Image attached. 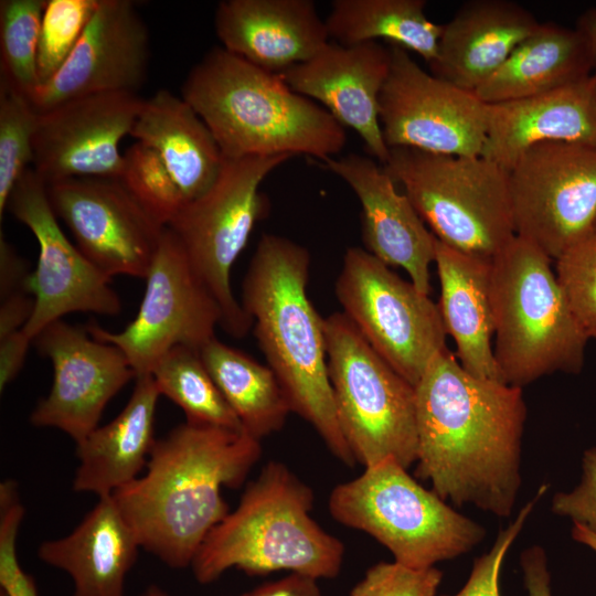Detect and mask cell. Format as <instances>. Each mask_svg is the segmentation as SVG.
Instances as JSON below:
<instances>
[{
	"instance_id": "6da1fadb",
	"label": "cell",
	"mask_w": 596,
	"mask_h": 596,
	"mask_svg": "<svg viewBox=\"0 0 596 596\" xmlns=\"http://www.w3.org/2000/svg\"><path fill=\"white\" fill-rule=\"evenodd\" d=\"M416 475L455 505L508 518L522 485V389L477 377L448 348L415 386Z\"/></svg>"
},
{
	"instance_id": "7a4b0ae2",
	"label": "cell",
	"mask_w": 596,
	"mask_h": 596,
	"mask_svg": "<svg viewBox=\"0 0 596 596\" xmlns=\"http://www.w3.org/2000/svg\"><path fill=\"white\" fill-rule=\"evenodd\" d=\"M262 451L244 432L185 422L156 439L146 473L113 497L141 549L184 568L230 512L222 488H238Z\"/></svg>"
},
{
	"instance_id": "3957f363",
	"label": "cell",
	"mask_w": 596,
	"mask_h": 596,
	"mask_svg": "<svg viewBox=\"0 0 596 596\" xmlns=\"http://www.w3.org/2000/svg\"><path fill=\"white\" fill-rule=\"evenodd\" d=\"M309 267L305 246L264 234L243 278L240 302L291 413L352 468L356 461L341 432L329 379L323 318L307 295Z\"/></svg>"
},
{
	"instance_id": "277c9868",
	"label": "cell",
	"mask_w": 596,
	"mask_h": 596,
	"mask_svg": "<svg viewBox=\"0 0 596 596\" xmlns=\"http://www.w3.org/2000/svg\"><path fill=\"white\" fill-rule=\"evenodd\" d=\"M181 97L214 135L226 159L308 156L324 161L347 142L344 127L284 79L222 46L187 75Z\"/></svg>"
},
{
	"instance_id": "5b68a950",
	"label": "cell",
	"mask_w": 596,
	"mask_h": 596,
	"mask_svg": "<svg viewBox=\"0 0 596 596\" xmlns=\"http://www.w3.org/2000/svg\"><path fill=\"white\" fill-rule=\"evenodd\" d=\"M313 502L306 482L285 464L268 461L202 543L191 564L195 579L210 584L233 567L248 575L288 571L334 578L344 544L312 519Z\"/></svg>"
},
{
	"instance_id": "8992f818",
	"label": "cell",
	"mask_w": 596,
	"mask_h": 596,
	"mask_svg": "<svg viewBox=\"0 0 596 596\" xmlns=\"http://www.w3.org/2000/svg\"><path fill=\"white\" fill-rule=\"evenodd\" d=\"M552 259L515 237L492 258L493 353L504 383L523 387L555 372L578 374L588 337Z\"/></svg>"
},
{
	"instance_id": "52a82bcc",
	"label": "cell",
	"mask_w": 596,
	"mask_h": 596,
	"mask_svg": "<svg viewBox=\"0 0 596 596\" xmlns=\"http://www.w3.org/2000/svg\"><path fill=\"white\" fill-rule=\"evenodd\" d=\"M328 508L337 522L371 535L395 562L416 570L459 557L487 534L392 459L336 486Z\"/></svg>"
},
{
	"instance_id": "ba28073f",
	"label": "cell",
	"mask_w": 596,
	"mask_h": 596,
	"mask_svg": "<svg viewBox=\"0 0 596 596\" xmlns=\"http://www.w3.org/2000/svg\"><path fill=\"white\" fill-rule=\"evenodd\" d=\"M383 166L445 245L493 258L515 237L509 173L496 162L394 147Z\"/></svg>"
},
{
	"instance_id": "9c48e42d",
	"label": "cell",
	"mask_w": 596,
	"mask_h": 596,
	"mask_svg": "<svg viewBox=\"0 0 596 596\" xmlns=\"http://www.w3.org/2000/svg\"><path fill=\"white\" fill-rule=\"evenodd\" d=\"M329 379L338 422L364 468L417 459L415 387L396 373L341 311L323 318Z\"/></svg>"
},
{
	"instance_id": "30bf717a",
	"label": "cell",
	"mask_w": 596,
	"mask_h": 596,
	"mask_svg": "<svg viewBox=\"0 0 596 596\" xmlns=\"http://www.w3.org/2000/svg\"><path fill=\"white\" fill-rule=\"evenodd\" d=\"M289 156L226 159L207 191L188 202L167 226L178 238L190 266L222 311L221 328L234 338L253 320L235 298L231 269L267 210L259 192L264 179Z\"/></svg>"
},
{
	"instance_id": "8fae6325",
	"label": "cell",
	"mask_w": 596,
	"mask_h": 596,
	"mask_svg": "<svg viewBox=\"0 0 596 596\" xmlns=\"http://www.w3.org/2000/svg\"><path fill=\"white\" fill-rule=\"evenodd\" d=\"M334 290L361 336L414 387L447 348L438 305L366 249L345 251Z\"/></svg>"
},
{
	"instance_id": "7c38bea8",
	"label": "cell",
	"mask_w": 596,
	"mask_h": 596,
	"mask_svg": "<svg viewBox=\"0 0 596 596\" xmlns=\"http://www.w3.org/2000/svg\"><path fill=\"white\" fill-rule=\"evenodd\" d=\"M508 173L515 235L552 260L596 224V145L541 142Z\"/></svg>"
},
{
	"instance_id": "4fadbf2b",
	"label": "cell",
	"mask_w": 596,
	"mask_h": 596,
	"mask_svg": "<svg viewBox=\"0 0 596 596\" xmlns=\"http://www.w3.org/2000/svg\"><path fill=\"white\" fill-rule=\"evenodd\" d=\"M146 290L135 319L120 332L88 324L89 334L119 348L136 376L151 374L171 349L200 350L215 338L222 311L190 266L174 234L166 227L146 276Z\"/></svg>"
},
{
	"instance_id": "5bb4252c",
	"label": "cell",
	"mask_w": 596,
	"mask_h": 596,
	"mask_svg": "<svg viewBox=\"0 0 596 596\" xmlns=\"http://www.w3.org/2000/svg\"><path fill=\"white\" fill-rule=\"evenodd\" d=\"M7 210L29 227L39 245L36 267L26 283L34 309L22 329L32 342L44 328L65 315L121 312L123 304L110 286L111 278L66 237L50 203L47 184L33 168L18 180Z\"/></svg>"
},
{
	"instance_id": "9a60e30c",
	"label": "cell",
	"mask_w": 596,
	"mask_h": 596,
	"mask_svg": "<svg viewBox=\"0 0 596 596\" xmlns=\"http://www.w3.org/2000/svg\"><path fill=\"white\" fill-rule=\"evenodd\" d=\"M389 45L391 68L380 94V124L386 146L480 156L487 104L473 92L424 71L407 50Z\"/></svg>"
},
{
	"instance_id": "2e32d148",
	"label": "cell",
	"mask_w": 596,
	"mask_h": 596,
	"mask_svg": "<svg viewBox=\"0 0 596 596\" xmlns=\"http://www.w3.org/2000/svg\"><path fill=\"white\" fill-rule=\"evenodd\" d=\"M56 216L78 249L106 276L146 278L166 226L119 179L72 178L47 184Z\"/></svg>"
},
{
	"instance_id": "e0dca14e",
	"label": "cell",
	"mask_w": 596,
	"mask_h": 596,
	"mask_svg": "<svg viewBox=\"0 0 596 596\" xmlns=\"http://www.w3.org/2000/svg\"><path fill=\"white\" fill-rule=\"evenodd\" d=\"M33 343L51 360L53 383L30 422L57 428L77 444L98 427L108 402L136 373L119 348L62 319L44 328Z\"/></svg>"
},
{
	"instance_id": "ac0fdd59",
	"label": "cell",
	"mask_w": 596,
	"mask_h": 596,
	"mask_svg": "<svg viewBox=\"0 0 596 596\" xmlns=\"http://www.w3.org/2000/svg\"><path fill=\"white\" fill-rule=\"evenodd\" d=\"M142 102L137 93L108 92L39 113L33 169L46 184L72 178L119 179V145L130 135Z\"/></svg>"
},
{
	"instance_id": "d6986e66",
	"label": "cell",
	"mask_w": 596,
	"mask_h": 596,
	"mask_svg": "<svg viewBox=\"0 0 596 596\" xmlns=\"http://www.w3.org/2000/svg\"><path fill=\"white\" fill-rule=\"evenodd\" d=\"M149 57V31L136 4L99 0L67 60L29 99L42 113L86 95L137 93L146 81Z\"/></svg>"
},
{
	"instance_id": "ffe728a7",
	"label": "cell",
	"mask_w": 596,
	"mask_h": 596,
	"mask_svg": "<svg viewBox=\"0 0 596 596\" xmlns=\"http://www.w3.org/2000/svg\"><path fill=\"white\" fill-rule=\"evenodd\" d=\"M391 49L379 41L355 45L329 42L281 75L298 94L318 100L353 129L369 153L384 164L390 155L380 124V94L391 68Z\"/></svg>"
},
{
	"instance_id": "44dd1931",
	"label": "cell",
	"mask_w": 596,
	"mask_h": 596,
	"mask_svg": "<svg viewBox=\"0 0 596 596\" xmlns=\"http://www.w3.org/2000/svg\"><path fill=\"white\" fill-rule=\"evenodd\" d=\"M322 163L358 196L366 251L390 267L403 268L414 286L429 295L437 237L426 227L407 195L397 191L384 166L353 152Z\"/></svg>"
},
{
	"instance_id": "7402d4cb",
	"label": "cell",
	"mask_w": 596,
	"mask_h": 596,
	"mask_svg": "<svg viewBox=\"0 0 596 596\" xmlns=\"http://www.w3.org/2000/svg\"><path fill=\"white\" fill-rule=\"evenodd\" d=\"M214 29L226 51L275 74L330 42L311 0H224L216 6Z\"/></svg>"
},
{
	"instance_id": "603a6c76",
	"label": "cell",
	"mask_w": 596,
	"mask_h": 596,
	"mask_svg": "<svg viewBox=\"0 0 596 596\" xmlns=\"http://www.w3.org/2000/svg\"><path fill=\"white\" fill-rule=\"evenodd\" d=\"M546 141L596 145L594 73L546 93L487 104L483 158L509 170L526 149Z\"/></svg>"
},
{
	"instance_id": "cb8c5ba5",
	"label": "cell",
	"mask_w": 596,
	"mask_h": 596,
	"mask_svg": "<svg viewBox=\"0 0 596 596\" xmlns=\"http://www.w3.org/2000/svg\"><path fill=\"white\" fill-rule=\"evenodd\" d=\"M540 24L510 0H469L443 24L433 75L475 92Z\"/></svg>"
},
{
	"instance_id": "d4e9b609",
	"label": "cell",
	"mask_w": 596,
	"mask_h": 596,
	"mask_svg": "<svg viewBox=\"0 0 596 596\" xmlns=\"http://www.w3.org/2000/svg\"><path fill=\"white\" fill-rule=\"evenodd\" d=\"M139 549L135 531L109 494L99 497L70 534L41 543L38 556L70 575L72 596H125Z\"/></svg>"
},
{
	"instance_id": "484cf974",
	"label": "cell",
	"mask_w": 596,
	"mask_h": 596,
	"mask_svg": "<svg viewBox=\"0 0 596 596\" xmlns=\"http://www.w3.org/2000/svg\"><path fill=\"white\" fill-rule=\"evenodd\" d=\"M438 308L456 356L470 374L503 382L493 353L492 258L468 254L437 240Z\"/></svg>"
},
{
	"instance_id": "4316f807",
	"label": "cell",
	"mask_w": 596,
	"mask_h": 596,
	"mask_svg": "<svg viewBox=\"0 0 596 596\" xmlns=\"http://www.w3.org/2000/svg\"><path fill=\"white\" fill-rule=\"evenodd\" d=\"M160 395L151 374L136 376L123 411L76 444L78 467L74 491L99 498L113 494L139 477L156 443L155 418Z\"/></svg>"
},
{
	"instance_id": "83f0119b",
	"label": "cell",
	"mask_w": 596,
	"mask_h": 596,
	"mask_svg": "<svg viewBox=\"0 0 596 596\" xmlns=\"http://www.w3.org/2000/svg\"><path fill=\"white\" fill-rule=\"evenodd\" d=\"M130 136L158 153L187 203L210 189L224 162L207 125L182 97L167 89L143 99Z\"/></svg>"
},
{
	"instance_id": "f1b7e54d",
	"label": "cell",
	"mask_w": 596,
	"mask_h": 596,
	"mask_svg": "<svg viewBox=\"0 0 596 596\" xmlns=\"http://www.w3.org/2000/svg\"><path fill=\"white\" fill-rule=\"evenodd\" d=\"M594 70L590 49L576 28L544 22L473 93L486 104L520 99L581 81Z\"/></svg>"
},
{
	"instance_id": "f546056e",
	"label": "cell",
	"mask_w": 596,
	"mask_h": 596,
	"mask_svg": "<svg viewBox=\"0 0 596 596\" xmlns=\"http://www.w3.org/2000/svg\"><path fill=\"white\" fill-rule=\"evenodd\" d=\"M199 353L244 433L260 441L284 427L291 411L268 365L216 338Z\"/></svg>"
},
{
	"instance_id": "4dcf8cb0",
	"label": "cell",
	"mask_w": 596,
	"mask_h": 596,
	"mask_svg": "<svg viewBox=\"0 0 596 596\" xmlns=\"http://www.w3.org/2000/svg\"><path fill=\"white\" fill-rule=\"evenodd\" d=\"M425 8L424 0H334L324 22L329 38L341 45L385 40L429 64L437 56L443 24L430 21Z\"/></svg>"
},
{
	"instance_id": "1f68e13d",
	"label": "cell",
	"mask_w": 596,
	"mask_h": 596,
	"mask_svg": "<svg viewBox=\"0 0 596 596\" xmlns=\"http://www.w3.org/2000/svg\"><path fill=\"white\" fill-rule=\"evenodd\" d=\"M151 375L160 394L183 411L188 423L243 432L199 350L183 345L171 349L159 360Z\"/></svg>"
},
{
	"instance_id": "d6a6232c",
	"label": "cell",
	"mask_w": 596,
	"mask_h": 596,
	"mask_svg": "<svg viewBox=\"0 0 596 596\" xmlns=\"http://www.w3.org/2000/svg\"><path fill=\"white\" fill-rule=\"evenodd\" d=\"M45 3L0 1V79L28 97L40 86L38 51Z\"/></svg>"
},
{
	"instance_id": "836d02e7",
	"label": "cell",
	"mask_w": 596,
	"mask_h": 596,
	"mask_svg": "<svg viewBox=\"0 0 596 596\" xmlns=\"http://www.w3.org/2000/svg\"><path fill=\"white\" fill-rule=\"evenodd\" d=\"M38 116L28 96L0 79V220L14 185L33 164Z\"/></svg>"
},
{
	"instance_id": "e575fe53",
	"label": "cell",
	"mask_w": 596,
	"mask_h": 596,
	"mask_svg": "<svg viewBox=\"0 0 596 596\" xmlns=\"http://www.w3.org/2000/svg\"><path fill=\"white\" fill-rule=\"evenodd\" d=\"M119 180L142 207L166 227L187 204L181 189L161 158L140 141L125 151Z\"/></svg>"
},
{
	"instance_id": "d590c367",
	"label": "cell",
	"mask_w": 596,
	"mask_h": 596,
	"mask_svg": "<svg viewBox=\"0 0 596 596\" xmlns=\"http://www.w3.org/2000/svg\"><path fill=\"white\" fill-rule=\"evenodd\" d=\"M99 0H46L39 41L40 85L67 60L94 15Z\"/></svg>"
},
{
	"instance_id": "8d00e7d4",
	"label": "cell",
	"mask_w": 596,
	"mask_h": 596,
	"mask_svg": "<svg viewBox=\"0 0 596 596\" xmlns=\"http://www.w3.org/2000/svg\"><path fill=\"white\" fill-rule=\"evenodd\" d=\"M555 273L578 324L596 339V224L555 260Z\"/></svg>"
},
{
	"instance_id": "74e56055",
	"label": "cell",
	"mask_w": 596,
	"mask_h": 596,
	"mask_svg": "<svg viewBox=\"0 0 596 596\" xmlns=\"http://www.w3.org/2000/svg\"><path fill=\"white\" fill-rule=\"evenodd\" d=\"M443 572L436 567L416 570L395 561L372 565L349 596H436Z\"/></svg>"
},
{
	"instance_id": "f35d334b",
	"label": "cell",
	"mask_w": 596,
	"mask_h": 596,
	"mask_svg": "<svg viewBox=\"0 0 596 596\" xmlns=\"http://www.w3.org/2000/svg\"><path fill=\"white\" fill-rule=\"evenodd\" d=\"M547 489L549 485H542L535 496L521 508L514 520L499 531L490 550L473 561L470 575L462 588L451 596H501L499 578L507 553Z\"/></svg>"
},
{
	"instance_id": "ab89813d",
	"label": "cell",
	"mask_w": 596,
	"mask_h": 596,
	"mask_svg": "<svg viewBox=\"0 0 596 596\" xmlns=\"http://www.w3.org/2000/svg\"><path fill=\"white\" fill-rule=\"evenodd\" d=\"M24 515L18 499L0 503V589L7 596H39L34 579L20 566L17 534Z\"/></svg>"
},
{
	"instance_id": "60d3db41",
	"label": "cell",
	"mask_w": 596,
	"mask_h": 596,
	"mask_svg": "<svg viewBox=\"0 0 596 596\" xmlns=\"http://www.w3.org/2000/svg\"><path fill=\"white\" fill-rule=\"evenodd\" d=\"M581 467L579 482L570 491L556 492L551 511L596 534V447L584 450Z\"/></svg>"
},
{
	"instance_id": "b9f144b4",
	"label": "cell",
	"mask_w": 596,
	"mask_h": 596,
	"mask_svg": "<svg viewBox=\"0 0 596 596\" xmlns=\"http://www.w3.org/2000/svg\"><path fill=\"white\" fill-rule=\"evenodd\" d=\"M528 596H552L547 555L541 545H531L520 555Z\"/></svg>"
},
{
	"instance_id": "7bdbcfd3",
	"label": "cell",
	"mask_w": 596,
	"mask_h": 596,
	"mask_svg": "<svg viewBox=\"0 0 596 596\" xmlns=\"http://www.w3.org/2000/svg\"><path fill=\"white\" fill-rule=\"evenodd\" d=\"M31 273L25 260L13 246L0 235V296L1 299L18 292L26 291V283Z\"/></svg>"
},
{
	"instance_id": "ee69618b",
	"label": "cell",
	"mask_w": 596,
	"mask_h": 596,
	"mask_svg": "<svg viewBox=\"0 0 596 596\" xmlns=\"http://www.w3.org/2000/svg\"><path fill=\"white\" fill-rule=\"evenodd\" d=\"M32 341L22 330L0 339V391L15 379Z\"/></svg>"
},
{
	"instance_id": "f6af8a7d",
	"label": "cell",
	"mask_w": 596,
	"mask_h": 596,
	"mask_svg": "<svg viewBox=\"0 0 596 596\" xmlns=\"http://www.w3.org/2000/svg\"><path fill=\"white\" fill-rule=\"evenodd\" d=\"M317 578L300 574L288 575L272 582L262 584L251 592L249 596H323L317 583Z\"/></svg>"
},
{
	"instance_id": "bcb514c9",
	"label": "cell",
	"mask_w": 596,
	"mask_h": 596,
	"mask_svg": "<svg viewBox=\"0 0 596 596\" xmlns=\"http://www.w3.org/2000/svg\"><path fill=\"white\" fill-rule=\"evenodd\" d=\"M26 291H18L1 299L0 339L23 329L32 316L34 299Z\"/></svg>"
},
{
	"instance_id": "7dc6e473",
	"label": "cell",
	"mask_w": 596,
	"mask_h": 596,
	"mask_svg": "<svg viewBox=\"0 0 596 596\" xmlns=\"http://www.w3.org/2000/svg\"><path fill=\"white\" fill-rule=\"evenodd\" d=\"M576 29L584 35L590 49L596 70V8H590L581 14Z\"/></svg>"
},
{
	"instance_id": "c3c4849f",
	"label": "cell",
	"mask_w": 596,
	"mask_h": 596,
	"mask_svg": "<svg viewBox=\"0 0 596 596\" xmlns=\"http://www.w3.org/2000/svg\"><path fill=\"white\" fill-rule=\"evenodd\" d=\"M571 535L574 541L583 544L596 553V534L582 524L573 523Z\"/></svg>"
},
{
	"instance_id": "681fc988",
	"label": "cell",
	"mask_w": 596,
	"mask_h": 596,
	"mask_svg": "<svg viewBox=\"0 0 596 596\" xmlns=\"http://www.w3.org/2000/svg\"><path fill=\"white\" fill-rule=\"evenodd\" d=\"M139 596H169V595L159 586L150 585Z\"/></svg>"
},
{
	"instance_id": "f907efd6",
	"label": "cell",
	"mask_w": 596,
	"mask_h": 596,
	"mask_svg": "<svg viewBox=\"0 0 596 596\" xmlns=\"http://www.w3.org/2000/svg\"><path fill=\"white\" fill-rule=\"evenodd\" d=\"M0 596H7L3 590L0 589Z\"/></svg>"
},
{
	"instance_id": "816d5d0a",
	"label": "cell",
	"mask_w": 596,
	"mask_h": 596,
	"mask_svg": "<svg viewBox=\"0 0 596 596\" xmlns=\"http://www.w3.org/2000/svg\"><path fill=\"white\" fill-rule=\"evenodd\" d=\"M595 85H596V70L594 71Z\"/></svg>"
},
{
	"instance_id": "f5cc1de1",
	"label": "cell",
	"mask_w": 596,
	"mask_h": 596,
	"mask_svg": "<svg viewBox=\"0 0 596 596\" xmlns=\"http://www.w3.org/2000/svg\"><path fill=\"white\" fill-rule=\"evenodd\" d=\"M240 596H249V595H248V593H246V594H243V595H240Z\"/></svg>"
}]
</instances>
